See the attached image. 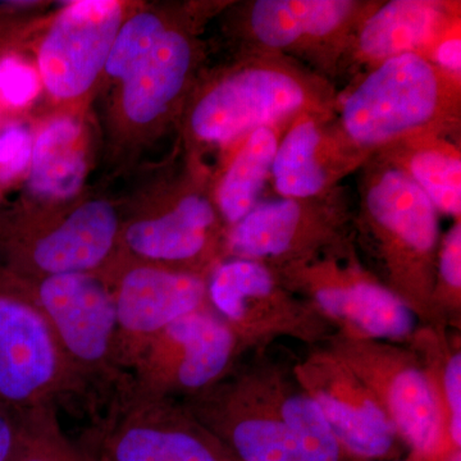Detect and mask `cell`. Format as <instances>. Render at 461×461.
I'll list each match as a JSON object with an SVG mask.
<instances>
[{
  "mask_svg": "<svg viewBox=\"0 0 461 461\" xmlns=\"http://www.w3.org/2000/svg\"><path fill=\"white\" fill-rule=\"evenodd\" d=\"M118 221L108 203H87L76 209L62 223L30 240L18 253L20 266L26 264L32 281L58 275L94 276L113 253Z\"/></svg>",
  "mask_w": 461,
  "mask_h": 461,
  "instance_id": "4fadbf2b",
  "label": "cell"
},
{
  "mask_svg": "<svg viewBox=\"0 0 461 461\" xmlns=\"http://www.w3.org/2000/svg\"><path fill=\"white\" fill-rule=\"evenodd\" d=\"M208 302L241 345L275 335H315L313 314L278 291L271 271L257 260L218 266L208 285Z\"/></svg>",
  "mask_w": 461,
  "mask_h": 461,
  "instance_id": "30bf717a",
  "label": "cell"
},
{
  "mask_svg": "<svg viewBox=\"0 0 461 461\" xmlns=\"http://www.w3.org/2000/svg\"><path fill=\"white\" fill-rule=\"evenodd\" d=\"M36 72L16 57H5L0 60V93L9 104L25 105L38 93Z\"/></svg>",
  "mask_w": 461,
  "mask_h": 461,
  "instance_id": "4316f807",
  "label": "cell"
},
{
  "mask_svg": "<svg viewBox=\"0 0 461 461\" xmlns=\"http://www.w3.org/2000/svg\"><path fill=\"white\" fill-rule=\"evenodd\" d=\"M241 348L208 304L173 321L150 342L130 372L129 390L151 399L198 395L230 375Z\"/></svg>",
  "mask_w": 461,
  "mask_h": 461,
  "instance_id": "8992f818",
  "label": "cell"
},
{
  "mask_svg": "<svg viewBox=\"0 0 461 461\" xmlns=\"http://www.w3.org/2000/svg\"><path fill=\"white\" fill-rule=\"evenodd\" d=\"M111 291L117 321L115 355L129 375L159 333L209 304L202 276L149 263L124 268Z\"/></svg>",
  "mask_w": 461,
  "mask_h": 461,
  "instance_id": "ba28073f",
  "label": "cell"
},
{
  "mask_svg": "<svg viewBox=\"0 0 461 461\" xmlns=\"http://www.w3.org/2000/svg\"><path fill=\"white\" fill-rule=\"evenodd\" d=\"M366 205L397 248L417 257L433 253L438 241L437 211L409 173L384 172L369 189Z\"/></svg>",
  "mask_w": 461,
  "mask_h": 461,
  "instance_id": "9a60e30c",
  "label": "cell"
},
{
  "mask_svg": "<svg viewBox=\"0 0 461 461\" xmlns=\"http://www.w3.org/2000/svg\"><path fill=\"white\" fill-rule=\"evenodd\" d=\"M76 444L89 461H230L184 403L129 387L91 418Z\"/></svg>",
  "mask_w": 461,
  "mask_h": 461,
  "instance_id": "277c9868",
  "label": "cell"
},
{
  "mask_svg": "<svg viewBox=\"0 0 461 461\" xmlns=\"http://www.w3.org/2000/svg\"><path fill=\"white\" fill-rule=\"evenodd\" d=\"M438 5L423 0L388 3L364 25L360 50L375 59H390L415 50L429 41L438 25Z\"/></svg>",
  "mask_w": 461,
  "mask_h": 461,
  "instance_id": "ffe728a7",
  "label": "cell"
},
{
  "mask_svg": "<svg viewBox=\"0 0 461 461\" xmlns=\"http://www.w3.org/2000/svg\"><path fill=\"white\" fill-rule=\"evenodd\" d=\"M58 411L56 406H44L21 415L8 461H89L62 429Z\"/></svg>",
  "mask_w": 461,
  "mask_h": 461,
  "instance_id": "cb8c5ba5",
  "label": "cell"
},
{
  "mask_svg": "<svg viewBox=\"0 0 461 461\" xmlns=\"http://www.w3.org/2000/svg\"><path fill=\"white\" fill-rule=\"evenodd\" d=\"M32 140L23 127L8 126L0 131V181H11L29 165Z\"/></svg>",
  "mask_w": 461,
  "mask_h": 461,
  "instance_id": "83f0119b",
  "label": "cell"
},
{
  "mask_svg": "<svg viewBox=\"0 0 461 461\" xmlns=\"http://www.w3.org/2000/svg\"><path fill=\"white\" fill-rule=\"evenodd\" d=\"M303 232L302 206L293 199L254 206L230 233L229 247L240 259L281 257L295 247Z\"/></svg>",
  "mask_w": 461,
  "mask_h": 461,
  "instance_id": "44dd1931",
  "label": "cell"
},
{
  "mask_svg": "<svg viewBox=\"0 0 461 461\" xmlns=\"http://www.w3.org/2000/svg\"><path fill=\"white\" fill-rule=\"evenodd\" d=\"M373 461H384V460H373ZM396 461H405V460H396Z\"/></svg>",
  "mask_w": 461,
  "mask_h": 461,
  "instance_id": "836d02e7",
  "label": "cell"
},
{
  "mask_svg": "<svg viewBox=\"0 0 461 461\" xmlns=\"http://www.w3.org/2000/svg\"><path fill=\"white\" fill-rule=\"evenodd\" d=\"M190 66V47L184 36L166 32L154 50L124 80L123 107L139 123L165 111L180 91Z\"/></svg>",
  "mask_w": 461,
  "mask_h": 461,
  "instance_id": "e0dca14e",
  "label": "cell"
},
{
  "mask_svg": "<svg viewBox=\"0 0 461 461\" xmlns=\"http://www.w3.org/2000/svg\"><path fill=\"white\" fill-rule=\"evenodd\" d=\"M441 98L438 75L415 53L384 60L346 99L342 122L353 140L378 144L429 123Z\"/></svg>",
  "mask_w": 461,
  "mask_h": 461,
  "instance_id": "52a82bcc",
  "label": "cell"
},
{
  "mask_svg": "<svg viewBox=\"0 0 461 461\" xmlns=\"http://www.w3.org/2000/svg\"><path fill=\"white\" fill-rule=\"evenodd\" d=\"M284 382L258 375L226 378L184 399L193 417L241 461H339L341 446L287 420Z\"/></svg>",
  "mask_w": 461,
  "mask_h": 461,
  "instance_id": "6da1fadb",
  "label": "cell"
},
{
  "mask_svg": "<svg viewBox=\"0 0 461 461\" xmlns=\"http://www.w3.org/2000/svg\"><path fill=\"white\" fill-rule=\"evenodd\" d=\"M121 5L86 0L58 16L39 53L45 86L58 98H75L91 86L107 63L121 23Z\"/></svg>",
  "mask_w": 461,
  "mask_h": 461,
  "instance_id": "8fae6325",
  "label": "cell"
},
{
  "mask_svg": "<svg viewBox=\"0 0 461 461\" xmlns=\"http://www.w3.org/2000/svg\"><path fill=\"white\" fill-rule=\"evenodd\" d=\"M320 314L342 324L346 338L402 341L414 335L418 313L386 287L366 280L320 285L313 290Z\"/></svg>",
  "mask_w": 461,
  "mask_h": 461,
  "instance_id": "5bb4252c",
  "label": "cell"
},
{
  "mask_svg": "<svg viewBox=\"0 0 461 461\" xmlns=\"http://www.w3.org/2000/svg\"><path fill=\"white\" fill-rule=\"evenodd\" d=\"M304 103V87L286 72L245 69L223 80L200 100L191 124L203 140L226 142L267 127Z\"/></svg>",
  "mask_w": 461,
  "mask_h": 461,
  "instance_id": "7c38bea8",
  "label": "cell"
},
{
  "mask_svg": "<svg viewBox=\"0 0 461 461\" xmlns=\"http://www.w3.org/2000/svg\"><path fill=\"white\" fill-rule=\"evenodd\" d=\"M166 32L153 14H139L129 21L115 36L105 67L109 75L126 80L149 56Z\"/></svg>",
  "mask_w": 461,
  "mask_h": 461,
  "instance_id": "484cf974",
  "label": "cell"
},
{
  "mask_svg": "<svg viewBox=\"0 0 461 461\" xmlns=\"http://www.w3.org/2000/svg\"><path fill=\"white\" fill-rule=\"evenodd\" d=\"M353 9L345 0H259L251 27L263 44L284 48L305 36H324L344 23Z\"/></svg>",
  "mask_w": 461,
  "mask_h": 461,
  "instance_id": "ac0fdd59",
  "label": "cell"
},
{
  "mask_svg": "<svg viewBox=\"0 0 461 461\" xmlns=\"http://www.w3.org/2000/svg\"><path fill=\"white\" fill-rule=\"evenodd\" d=\"M81 129L71 118L54 121L41 133L32 149L29 184L45 198L63 199L80 189L85 177Z\"/></svg>",
  "mask_w": 461,
  "mask_h": 461,
  "instance_id": "d6986e66",
  "label": "cell"
},
{
  "mask_svg": "<svg viewBox=\"0 0 461 461\" xmlns=\"http://www.w3.org/2000/svg\"><path fill=\"white\" fill-rule=\"evenodd\" d=\"M448 421V438L455 447L461 445V355L459 351L448 357L442 372L441 386Z\"/></svg>",
  "mask_w": 461,
  "mask_h": 461,
  "instance_id": "f1b7e54d",
  "label": "cell"
},
{
  "mask_svg": "<svg viewBox=\"0 0 461 461\" xmlns=\"http://www.w3.org/2000/svg\"><path fill=\"white\" fill-rule=\"evenodd\" d=\"M439 277L446 287V294H450L451 300L456 303L461 287V229L460 223L454 226L442 244L439 254Z\"/></svg>",
  "mask_w": 461,
  "mask_h": 461,
  "instance_id": "f546056e",
  "label": "cell"
},
{
  "mask_svg": "<svg viewBox=\"0 0 461 461\" xmlns=\"http://www.w3.org/2000/svg\"><path fill=\"white\" fill-rule=\"evenodd\" d=\"M320 132L312 121L296 124L273 158L276 187L287 199L309 198L323 189L326 175L317 160Z\"/></svg>",
  "mask_w": 461,
  "mask_h": 461,
  "instance_id": "603a6c76",
  "label": "cell"
},
{
  "mask_svg": "<svg viewBox=\"0 0 461 461\" xmlns=\"http://www.w3.org/2000/svg\"><path fill=\"white\" fill-rule=\"evenodd\" d=\"M295 378L323 412L341 447L377 459L393 451L397 433L384 406L335 351L312 354Z\"/></svg>",
  "mask_w": 461,
  "mask_h": 461,
  "instance_id": "9c48e42d",
  "label": "cell"
},
{
  "mask_svg": "<svg viewBox=\"0 0 461 461\" xmlns=\"http://www.w3.org/2000/svg\"><path fill=\"white\" fill-rule=\"evenodd\" d=\"M60 405L84 411L80 384L32 293L0 275V409L21 417Z\"/></svg>",
  "mask_w": 461,
  "mask_h": 461,
  "instance_id": "3957f363",
  "label": "cell"
},
{
  "mask_svg": "<svg viewBox=\"0 0 461 461\" xmlns=\"http://www.w3.org/2000/svg\"><path fill=\"white\" fill-rule=\"evenodd\" d=\"M436 60L453 74H460L461 69V41L459 38L447 39L442 41L436 50Z\"/></svg>",
  "mask_w": 461,
  "mask_h": 461,
  "instance_id": "1f68e13d",
  "label": "cell"
},
{
  "mask_svg": "<svg viewBox=\"0 0 461 461\" xmlns=\"http://www.w3.org/2000/svg\"><path fill=\"white\" fill-rule=\"evenodd\" d=\"M450 461H461L460 459V450L455 451L453 456H451Z\"/></svg>",
  "mask_w": 461,
  "mask_h": 461,
  "instance_id": "d6a6232c",
  "label": "cell"
},
{
  "mask_svg": "<svg viewBox=\"0 0 461 461\" xmlns=\"http://www.w3.org/2000/svg\"><path fill=\"white\" fill-rule=\"evenodd\" d=\"M333 351L371 388L412 450L432 456L448 436L439 382L414 354L375 339L342 338Z\"/></svg>",
  "mask_w": 461,
  "mask_h": 461,
  "instance_id": "5b68a950",
  "label": "cell"
},
{
  "mask_svg": "<svg viewBox=\"0 0 461 461\" xmlns=\"http://www.w3.org/2000/svg\"><path fill=\"white\" fill-rule=\"evenodd\" d=\"M17 280L32 293L50 321L80 384L84 411L94 417L129 387L131 379L115 355L117 321L111 287L98 277L80 273Z\"/></svg>",
  "mask_w": 461,
  "mask_h": 461,
  "instance_id": "7a4b0ae2",
  "label": "cell"
},
{
  "mask_svg": "<svg viewBox=\"0 0 461 461\" xmlns=\"http://www.w3.org/2000/svg\"><path fill=\"white\" fill-rule=\"evenodd\" d=\"M277 150V139L268 129H258L240 150L221 185L220 206L227 221L239 223L257 205Z\"/></svg>",
  "mask_w": 461,
  "mask_h": 461,
  "instance_id": "7402d4cb",
  "label": "cell"
},
{
  "mask_svg": "<svg viewBox=\"0 0 461 461\" xmlns=\"http://www.w3.org/2000/svg\"><path fill=\"white\" fill-rule=\"evenodd\" d=\"M20 417L0 409V461H8L16 445Z\"/></svg>",
  "mask_w": 461,
  "mask_h": 461,
  "instance_id": "4dcf8cb0",
  "label": "cell"
},
{
  "mask_svg": "<svg viewBox=\"0 0 461 461\" xmlns=\"http://www.w3.org/2000/svg\"><path fill=\"white\" fill-rule=\"evenodd\" d=\"M214 212L205 199L189 196L172 212L160 217L130 224L123 241L132 251L153 266L191 262L204 253Z\"/></svg>",
  "mask_w": 461,
  "mask_h": 461,
  "instance_id": "2e32d148",
  "label": "cell"
},
{
  "mask_svg": "<svg viewBox=\"0 0 461 461\" xmlns=\"http://www.w3.org/2000/svg\"><path fill=\"white\" fill-rule=\"evenodd\" d=\"M409 175L420 185L436 209L459 217L461 211V163L459 158L436 150L418 151L411 160Z\"/></svg>",
  "mask_w": 461,
  "mask_h": 461,
  "instance_id": "d4e9b609",
  "label": "cell"
}]
</instances>
